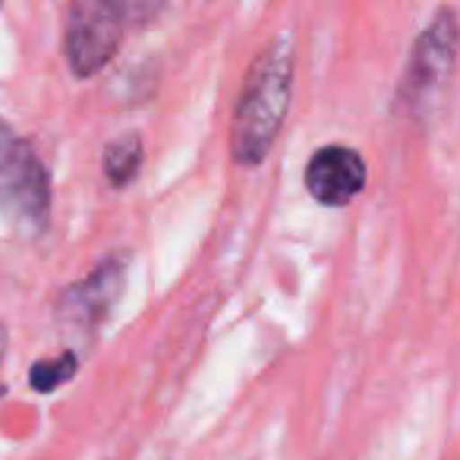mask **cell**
<instances>
[{
  "mask_svg": "<svg viewBox=\"0 0 460 460\" xmlns=\"http://www.w3.org/2000/svg\"><path fill=\"white\" fill-rule=\"evenodd\" d=\"M161 4H120V0H76L66 7L64 54L76 79L102 73L114 60L123 35L133 22L161 13Z\"/></svg>",
  "mask_w": 460,
  "mask_h": 460,
  "instance_id": "2",
  "label": "cell"
},
{
  "mask_svg": "<svg viewBox=\"0 0 460 460\" xmlns=\"http://www.w3.org/2000/svg\"><path fill=\"white\" fill-rule=\"evenodd\" d=\"M294 35L281 32L259 51L246 70L230 129V155L237 164L256 167L269 158L294 98Z\"/></svg>",
  "mask_w": 460,
  "mask_h": 460,
  "instance_id": "1",
  "label": "cell"
},
{
  "mask_svg": "<svg viewBox=\"0 0 460 460\" xmlns=\"http://www.w3.org/2000/svg\"><path fill=\"white\" fill-rule=\"evenodd\" d=\"M306 192L325 208L350 205L366 186V161L350 146H322L306 164Z\"/></svg>",
  "mask_w": 460,
  "mask_h": 460,
  "instance_id": "6",
  "label": "cell"
},
{
  "mask_svg": "<svg viewBox=\"0 0 460 460\" xmlns=\"http://www.w3.org/2000/svg\"><path fill=\"white\" fill-rule=\"evenodd\" d=\"M127 252H111L104 256L83 281H73L60 290L54 315L58 322L73 334H92L108 322V315L114 313L117 300L123 294V284H127Z\"/></svg>",
  "mask_w": 460,
  "mask_h": 460,
  "instance_id": "5",
  "label": "cell"
},
{
  "mask_svg": "<svg viewBox=\"0 0 460 460\" xmlns=\"http://www.w3.org/2000/svg\"><path fill=\"white\" fill-rule=\"evenodd\" d=\"M142 158H146V148H142L139 133H123V136H117V139H111L102 155V171H104V177H108V183L114 186V190L129 186L136 173H139Z\"/></svg>",
  "mask_w": 460,
  "mask_h": 460,
  "instance_id": "7",
  "label": "cell"
},
{
  "mask_svg": "<svg viewBox=\"0 0 460 460\" xmlns=\"http://www.w3.org/2000/svg\"><path fill=\"white\" fill-rule=\"evenodd\" d=\"M51 173L45 161L0 117V211L26 237H41L51 221Z\"/></svg>",
  "mask_w": 460,
  "mask_h": 460,
  "instance_id": "3",
  "label": "cell"
},
{
  "mask_svg": "<svg viewBox=\"0 0 460 460\" xmlns=\"http://www.w3.org/2000/svg\"><path fill=\"white\" fill-rule=\"evenodd\" d=\"M79 372V353L64 350L54 359H39V363L29 369V385H32L39 394H51L60 385H66Z\"/></svg>",
  "mask_w": 460,
  "mask_h": 460,
  "instance_id": "8",
  "label": "cell"
},
{
  "mask_svg": "<svg viewBox=\"0 0 460 460\" xmlns=\"http://www.w3.org/2000/svg\"><path fill=\"white\" fill-rule=\"evenodd\" d=\"M7 347H10V332H7V325L0 322V366H4V359H7ZM7 394V385L0 382V397Z\"/></svg>",
  "mask_w": 460,
  "mask_h": 460,
  "instance_id": "9",
  "label": "cell"
},
{
  "mask_svg": "<svg viewBox=\"0 0 460 460\" xmlns=\"http://www.w3.org/2000/svg\"><path fill=\"white\" fill-rule=\"evenodd\" d=\"M460 51V26L454 10L441 7L438 13L429 20V26L416 35L413 48H410L407 66L401 73V83L394 92V108L403 117L422 120L435 102L441 98L445 85L451 83L454 64H457Z\"/></svg>",
  "mask_w": 460,
  "mask_h": 460,
  "instance_id": "4",
  "label": "cell"
}]
</instances>
